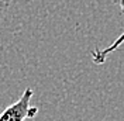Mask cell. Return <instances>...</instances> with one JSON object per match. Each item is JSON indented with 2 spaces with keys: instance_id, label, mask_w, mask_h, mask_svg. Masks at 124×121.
Segmentation results:
<instances>
[{
  "instance_id": "obj_1",
  "label": "cell",
  "mask_w": 124,
  "mask_h": 121,
  "mask_svg": "<svg viewBox=\"0 0 124 121\" xmlns=\"http://www.w3.org/2000/svg\"><path fill=\"white\" fill-rule=\"evenodd\" d=\"M32 96L34 90L27 87L14 103L0 113V121H24L27 118H34L38 114V107H31L30 103Z\"/></svg>"
},
{
  "instance_id": "obj_2",
  "label": "cell",
  "mask_w": 124,
  "mask_h": 121,
  "mask_svg": "<svg viewBox=\"0 0 124 121\" xmlns=\"http://www.w3.org/2000/svg\"><path fill=\"white\" fill-rule=\"evenodd\" d=\"M123 42H124V32L121 35H118V38H116V41H113L108 46L103 48V49H93L92 52H90L93 63H96V65L104 63V62H106V58H107L111 52H114L116 49H118Z\"/></svg>"
},
{
  "instance_id": "obj_3",
  "label": "cell",
  "mask_w": 124,
  "mask_h": 121,
  "mask_svg": "<svg viewBox=\"0 0 124 121\" xmlns=\"http://www.w3.org/2000/svg\"><path fill=\"white\" fill-rule=\"evenodd\" d=\"M117 3H118V6H120L121 13H124V0H117Z\"/></svg>"
}]
</instances>
